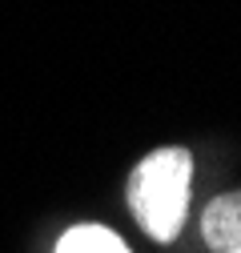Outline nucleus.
Segmentation results:
<instances>
[{
  "label": "nucleus",
  "mask_w": 241,
  "mask_h": 253,
  "mask_svg": "<svg viewBox=\"0 0 241 253\" xmlns=\"http://www.w3.org/2000/svg\"><path fill=\"white\" fill-rule=\"evenodd\" d=\"M189 177H193V157L181 145L141 157L129 173V209L141 221V229L161 245L177 241L181 225H185Z\"/></svg>",
  "instance_id": "obj_1"
},
{
  "label": "nucleus",
  "mask_w": 241,
  "mask_h": 253,
  "mask_svg": "<svg viewBox=\"0 0 241 253\" xmlns=\"http://www.w3.org/2000/svg\"><path fill=\"white\" fill-rule=\"evenodd\" d=\"M201 237L213 253H241V189L221 193L205 205Z\"/></svg>",
  "instance_id": "obj_2"
},
{
  "label": "nucleus",
  "mask_w": 241,
  "mask_h": 253,
  "mask_svg": "<svg viewBox=\"0 0 241 253\" xmlns=\"http://www.w3.org/2000/svg\"><path fill=\"white\" fill-rule=\"evenodd\" d=\"M56 253H129V245L105 225H73L56 241Z\"/></svg>",
  "instance_id": "obj_3"
}]
</instances>
